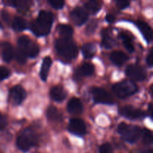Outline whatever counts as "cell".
I'll list each match as a JSON object with an SVG mask.
<instances>
[{
  "label": "cell",
  "instance_id": "cell-3",
  "mask_svg": "<svg viewBox=\"0 0 153 153\" xmlns=\"http://www.w3.org/2000/svg\"><path fill=\"white\" fill-rule=\"evenodd\" d=\"M38 143V135L32 128H26L24 130L16 139V144L19 150L22 152H28L33 146Z\"/></svg>",
  "mask_w": 153,
  "mask_h": 153
},
{
  "label": "cell",
  "instance_id": "cell-25",
  "mask_svg": "<svg viewBox=\"0 0 153 153\" xmlns=\"http://www.w3.org/2000/svg\"><path fill=\"white\" fill-rule=\"evenodd\" d=\"M102 44L106 49H111L114 46V40L111 38L109 34V31L108 29H104L102 32Z\"/></svg>",
  "mask_w": 153,
  "mask_h": 153
},
{
  "label": "cell",
  "instance_id": "cell-18",
  "mask_svg": "<svg viewBox=\"0 0 153 153\" xmlns=\"http://www.w3.org/2000/svg\"><path fill=\"white\" fill-rule=\"evenodd\" d=\"M110 59L113 64L120 67L128 61V57L121 51H115L110 55Z\"/></svg>",
  "mask_w": 153,
  "mask_h": 153
},
{
  "label": "cell",
  "instance_id": "cell-35",
  "mask_svg": "<svg viewBox=\"0 0 153 153\" xmlns=\"http://www.w3.org/2000/svg\"><path fill=\"white\" fill-rule=\"evenodd\" d=\"M152 59H153V52H152V49H151L149 51V54H148L147 57H146V64L147 65L149 66V67H152Z\"/></svg>",
  "mask_w": 153,
  "mask_h": 153
},
{
  "label": "cell",
  "instance_id": "cell-19",
  "mask_svg": "<svg viewBox=\"0 0 153 153\" xmlns=\"http://www.w3.org/2000/svg\"><path fill=\"white\" fill-rule=\"evenodd\" d=\"M52 59L50 58V57L47 56L45 57V58H43L40 73V76L43 81L47 80L48 75H49V70H50V67L51 66H52Z\"/></svg>",
  "mask_w": 153,
  "mask_h": 153
},
{
  "label": "cell",
  "instance_id": "cell-5",
  "mask_svg": "<svg viewBox=\"0 0 153 153\" xmlns=\"http://www.w3.org/2000/svg\"><path fill=\"white\" fill-rule=\"evenodd\" d=\"M114 94L120 99H126L134 95L137 91V86L132 81L125 80L112 87Z\"/></svg>",
  "mask_w": 153,
  "mask_h": 153
},
{
  "label": "cell",
  "instance_id": "cell-38",
  "mask_svg": "<svg viewBox=\"0 0 153 153\" xmlns=\"http://www.w3.org/2000/svg\"><path fill=\"white\" fill-rule=\"evenodd\" d=\"M105 20L107 21L108 23H114V22L115 21V17L114 15L112 14H107L105 17Z\"/></svg>",
  "mask_w": 153,
  "mask_h": 153
},
{
  "label": "cell",
  "instance_id": "cell-39",
  "mask_svg": "<svg viewBox=\"0 0 153 153\" xmlns=\"http://www.w3.org/2000/svg\"><path fill=\"white\" fill-rule=\"evenodd\" d=\"M1 1L7 6H14V0H1Z\"/></svg>",
  "mask_w": 153,
  "mask_h": 153
},
{
  "label": "cell",
  "instance_id": "cell-42",
  "mask_svg": "<svg viewBox=\"0 0 153 153\" xmlns=\"http://www.w3.org/2000/svg\"><path fill=\"white\" fill-rule=\"evenodd\" d=\"M1 27V22H0V28Z\"/></svg>",
  "mask_w": 153,
  "mask_h": 153
},
{
  "label": "cell",
  "instance_id": "cell-33",
  "mask_svg": "<svg viewBox=\"0 0 153 153\" xmlns=\"http://www.w3.org/2000/svg\"><path fill=\"white\" fill-rule=\"evenodd\" d=\"M100 153H113L111 146L108 143L101 145L100 147Z\"/></svg>",
  "mask_w": 153,
  "mask_h": 153
},
{
  "label": "cell",
  "instance_id": "cell-22",
  "mask_svg": "<svg viewBox=\"0 0 153 153\" xmlns=\"http://www.w3.org/2000/svg\"><path fill=\"white\" fill-rule=\"evenodd\" d=\"M82 52L86 59H91L95 55L96 46L93 43H85L82 47Z\"/></svg>",
  "mask_w": 153,
  "mask_h": 153
},
{
  "label": "cell",
  "instance_id": "cell-17",
  "mask_svg": "<svg viewBox=\"0 0 153 153\" xmlns=\"http://www.w3.org/2000/svg\"><path fill=\"white\" fill-rule=\"evenodd\" d=\"M50 97L54 101L62 102L67 97V93L65 90L61 86H55L51 89Z\"/></svg>",
  "mask_w": 153,
  "mask_h": 153
},
{
  "label": "cell",
  "instance_id": "cell-4",
  "mask_svg": "<svg viewBox=\"0 0 153 153\" xmlns=\"http://www.w3.org/2000/svg\"><path fill=\"white\" fill-rule=\"evenodd\" d=\"M117 131L124 140L130 143H136L141 137L142 129L136 126L128 125L121 123L118 126Z\"/></svg>",
  "mask_w": 153,
  "mask_h": 153
},
{
  "label": "cell",
  "instance_id": "cell-14",
  "mask_svg": "<svg viewBox=\"0 0 153 153\" xmlns=\"http://www.w3.org/2000/svg\"><path fill=\"white\" fill-rule=\"evenodd\" d=\"M136 25H137V28H139L146 41L147 43H150L152 40V31L149 24L143 22V21L138 20L136 22Z\"/></svg>",
  "mask_w": 153,
  "mask_h": 153
},
{
  "label": "cell",
  "instance_id": "cell-9",
  "mask_svg": "<svg viewBox=\"0 0 153 153\" xmlns=\"http://www.w3.org/2000/svg\"><path fill=\"white\" fill-rule=\"evenodd\" d=\"M68 130L72 134L77 136H83L87 132L85 122L79 118H73L70 120L68 125Z\"/></svg>",
  "mask_w": 153,
  "mask_h": 153
},
{
  "label": "cell",
  "instance_id": "cell-21",
  "mask_svg": "<svg viewBox=\"0 0 153 153\" xmlns=\"http://www.w3.org/2000/svg\"><path fill=\"white\" fill-rule=\"evenodd\" d=\"M11 25L15 31H22L27 28V22L25 19L20 16H15L12 21Z\"/></svg>",
  "mask_w": 153,
  "mask_h": 153
},
{
  "label": "cell",
  "instance_id": "cell-32",
  "mask_svg": "<svg viewBox=\"0 0 153 153\" xmlns=\"http://www.w3.org/2000/svg\"><path fill=\"white\" fill-rule=\"evenodd\" d=\"M51 6L55 9H61L64 5V0H48Z\"/></svg>",
  "mask_w": 153,
  "mask_h": 153
},
{
  "label": "cell",
  "instance_id": "cell-36",
  "mask_svg": "<svg viewBox=\"0 0 153 153\" xmlns=\"http://www.w3.org/2000/svg\"><path fill=\"white\" fill-rule=\"evenodd\" d=\"M6 126H7V120L3 115L0 114V130L5 128Z\"/></svg>",
  "mask_w": 153,
  "mask_h": 153
},
{
  "label": "cell",
  "instance_id": "cell-28",
  "mask_svg": "<svg viewBox=\"0 0 153 153\" xmlns=\"http://www.w3.org/2000/svg\"><path fill=\"white\" fill-rule=\"evenodd\" d=\"M141 137L143 138V142L146 145H149L152 143V133L149 129L144 128L142 130Z\"/></svg>",
  "mask_w": 153,
  "mask_h": 153
},
{
  "label": "cell",
  "instance_id": "cell-23",
  "mask_svg": "<svg viewBox=\"0 0 153 153\" xmlns=\"http://www.w3.org/2000/svg\"><path fill=\"white\" fill-rule=\"evenodd\" d=\"M58 31L61 37L63 38H71L73 34V29L70 25L61 24L58 26Z\"/></svg>",
  "mask_w": 153,
  "mask_h": 153
},
{
  "label": "cell",
  "instance_id": "cell-2",
  "mask_svg": "<svg viewBox=\"0 0 153 153\" xmlns=\"http://www.w3.org/2000/svg\"><path fill=\"white\" fill-rule=\"evenodd\" d=\"M55 49L57 54L66 61L73 60L77 56L78 49L76 44L70 40V38H63L56 40L55 42Z\"/></svg>",
  "mask_w": 153,
  "mask_h": 153
},
{
  "label": "cell",
  "instance_id": "cell-34",
  "mask_svg": "<svg viewBox=\"0 0 153 153\" xmlns=\"http://www.w3.org/2000/svg\"><path fill=\"white\" fill-rule=\"evenodd\" d=\"M116 4L120 9H125L130 4L129 0H115Z\"/></svg>",
  "mask_w": 153,
  "mask_h": 153
},
{
  "label": "cell",
  "instance_id": "cell-40",
  "mask_svg": "<svg viewBox=\"0 0 153 153\" xmlns=\"http://www.w3.org/2000/svg\"><path fill=\"white\" fill-rule=\"evenodd\" d=\"M149 114H150L151 117H152V105L151 103L149 104Z\"/></svg>",
  "mask_w": 153,
  "mask_h": 153
},
{
  "label": "cell",
  "instance_id": "cell-6",
  "mask_svg": "<svg viewBox=\"0 0 153 153\" xmlns=\"http://www.w3.org/2000/svg\"><path fill=\"white\" fill-rule=\"evenodd\" d=\"M18 48L29 58H35L39 53L38 46L26 36H21L19 37Z\"/></svg>",
  "mask_w": 153,
  "mask_h": 153
},
{
  "label": "cell",
  "instance_id": "cell-10",
  "mask_svg": "<svg viewBox=\"0 0 153 153\" xmlns=\"http://www.w3.org/2000/svg\"><path fill=\"white\" fill-rule=\"evenodd\" d=\"M26 97V92L19 85H16L10 89L9 92V98L14 105H20Z\"/></svg>",
  "mask_w": 153,
  "mask_h": 153
},
{
  "label": "cell",
  "instance_id": "cell-13",
  "mask_svg": "<svg viewBox=\"0 0 153 153\" xmlns=\"http://www.w3.org/2000/svg\"><path fill=\"white\" fill-rule=\"evenodd\" d=\"M67 111L71 114L78 115L80 114L83 111V105L79 99L73 97L67 104Z\"/></svg>",
  "mask_w": 153,
  "mask_h": 153
},
{
  "label": "cell",
  "instance_id": "cell-16",
  "mask_svg": "<svg viewBox=\"0 0 153 153\" xmlns=\"http://www.w3.org/2000/svg\"><path fill=\"white\" fill-rule=\"evenodd\" d=\"M94 67L89 63H85L75 71L76 78H81L82 76H90L94 74Z\"/></svg>",
  "mask_w": 153,
  "mask_h": 153
},
{
  "label": "cell",
  "instance_id": "cell-31",
  "mask_svg": "<svg viewBox=\"0 0 153 153\" xmlns=\"http://www.w3.org/2000/svg\"><path fill=\"white\" fill-rule=\"evenodd\" d=\"M10 74V72L7 67H0V82L7 79Z\"/></svg>",
  "mask_w": 153,
  "mask_h": 153
},
{
  "label": "cell",
  "instance_id": "cell-24",
  "mask_svg": "<svg viewBox=\"0 0 153 153\" xmlns=\"http://www.w3.org/2000/svg\"><path fill=\"white\" fill-rule=\"evenodd\" d=\"M46 116L48 119L51 121L54 122H58V121L62 120V116L61 113L55 108V107H49L46 111Z\"/></svg>",
  "mask_w": 153,
  "mask_h": 153
},
{
  "label": "cell",
  "instance_id": "cell-37",
  "mask_svg": "<svg viewBox=\"0 0 153 153\" xmlns=\"http://www.w3.org/2000/svg\"><path fill=\"white\" fill-rule=\"evenodd\" d=\"M1 16H2V19H4V22H8L10 21V16H9V13H7L5 10H2L1 11Z\"/></svg>",
  "mask_w": 153,
  "mask_h": 153
},
{
  "label": "cell",
  "instance_id": "cell-26",
  "mask_svg": "<svg viewBox=\"0 0 153 153\" xmlns=\"http://www.w3.org/2000/svg\"><path fill=\"white\" fill-rule=\"evenodd\" d=\"M120 37H121V38H122L123 43V45H124V46H125L126 49L127 50H128V52H129L130 53H132V52L134 51V45H133L131 38L129 37V36H128L127 34L122 33V34H120Z\"/></svg>",
  "mask_w": 153,
  "mask_h": 153
},
{
  "label": "cell",
  "instance_id": "cell-15",
  "mask_svg": "<svg viewBox=\"0 0 153 153\" xmlns=\"http://www.w3.org/2000/svg\"><path fill=\"white\" fill-rule=\"evenodd\" d=\"M1 57L5 62L8 63L13 60L14 57V50L10 43L4 42L1 46Z\"/></svg>",
  "mask_w": 153,
  "mask_h": 153
},
{
  "label": "cell",
  "instance_id": "cell-29",
  "mask_svg": "<svg viewBox=\"0 0 153 153\" xmlns=\"http://www.w3.org/2000/svg\"><path fill=\"white\" fill-rule=\"evenodd\" d=\"M14 56L16 58V60L19 63V64H22L24 63H25L26 61V58L27 56L20 50V49L18 48L16 50V52H14Z\"/></svg>",
  "mask_w": 153,
  "mask_h": 153
},
{
  "label": "cell",
  "instance_id": "cell-12",
  "mask_svg": "<svg viewBox=\"0 0 153 153\" xmlns=\"http://www.w3.org/2000/svg\"><path fill=\"white\" fill-rule=\"evenodd\" d=\"M70 18L75 25H82L85 24L88 20V13L85 9L80 7H77L71 11Z\"/></svg>",
  "mask_w": 153,
  "mask_h": 153
},
{
  "label": "cell",
  "instance_id": "cell-30",
  "mask_svg": "<svg viewBox=\"0 0 153 153\" xmlns=\"http://www.w3.org/2000/svg\"><path fill=\"white\" fill-rule=\"evenodd\" d=\"M97 25H98V22H97V20H91V22H89V24L88 25L86 28V33L88 34H91L96 31L97 28Z\"/></svg>",
  "mask_w": 153,
  "mask_h": 153
},
{
  "label": "cell",
  "instance_id": "cell-8",
  "mask_svg": "<svg viewBox=\"0 0 153 153\" xmlns=\"http://www.w3.org/2000/svg\"><path fill=\"white\" fill-rule=\"evenodd\" d=\"M126 75L134 81L141 82L146 77V73L142 67L136 64H131L127 67L126 70Z\"/></svg>",
  "mask_w": 153,
  "mask_h": 153
},
{
  "label": "cell",
  "instance_id": "cell-7",
  "mask_svg": "<svg viewBox=\"0 0 153 153\" xmlns=\"http://www.w3.org/2000/svg\"><path fill=\"white\" fill-rule=\"evenodd\" d=\"M92 96L94 102L100 104L111 105L114 103L112 96L103 88H94L92 90Z\"/></svg>",
  "mask_w": 153,
  "mask_h": 153
},
{
  "label": "cell",
  "instance_id": "cell-27",
  "mask_svg": "<svg viewBox=\"0 0 153 153\" xmlns=\"http://www.w3.org/2000/svg\"><path fill=\"white\" fill-rule=\"evenodd\" d=\"M31 0H14V7L19 11H25L29 8Z\"/></svg>",
  "mask_w": 153,
  "mask_h": 153
},
{
  "label": "cell",
  "instance_id": "cell-1",
  "mask_svg": "<svg viewBox=\"0 0 153 153\" xmlns=\"http://www.w3.org/2000/svg\"><path fill=\"white\" fill-rule=\"evenodd\" d=\"M53 23V14L46 10H41L38 16L30 25L31 31L37 37L48 35Z\"/></svg>",
  "mask_w": 153,
  "mask_h": 153
},
{
  "label": "cell",
  "instance_id": "cell-11",
  "mask_svg": "<svg viewBox=\"0 0 153 153\" xmlns=\"http://www.w3.org/2000/svg\"><path fill=\"white\" fill-rule=\"evenodd\" d=\"M119 113L124 117L130 120H137L145 117V113L143 111L128 105L120 108Z\"/></svg>",
  "mask_w": 153,
  "mask_h": 153
},
{
  "label": "cell",
  "instance_id": "cell-41",
  "mask_svg": "<svg viewBox=\"0 0 153 153\" xmlns=\"http://www.w3.org/2000/svg\"><path fill=\"white\" fill-rule=\"evenodd\" d=\"M140 153H153L152 149H146V150L142 151Z\"/></svg>",
  "mask_w": 153,
  "mask_h": 153
},
{
  "label": "cell",
  "instance_id": "cell-20",
  "mask_svg": "<svg viewBox=\"0 0 153 153\" xmlns=\"http://www.w3.org/2000/svg\"><path fill=\"white\" fill-rule=\"evenodd\" d=\"M85 7L87 11L95 14L100 11L102 4L99 0H87L85 3Z\"/></svg>",
  "mask_w": 153,
  "mask_h": 153
}]
</instances>
